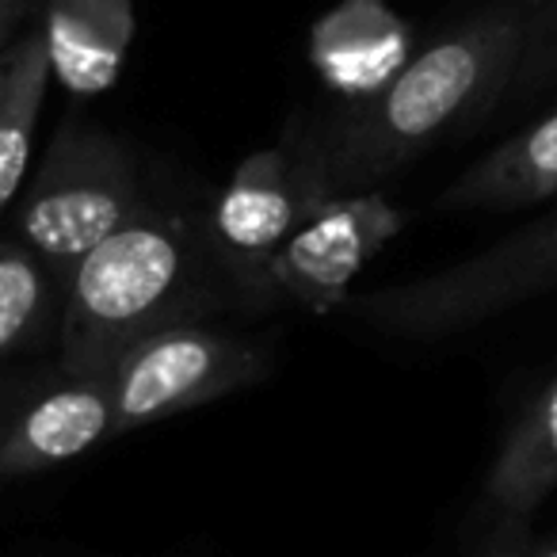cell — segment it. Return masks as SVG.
<instances>
[{"mask_svg": "<svg viewBox=\"0 0 557 557\" xmlns=\"http://www.w3.org/2000/svg\"><path fill=\"white\" fill-rule=\"evenodd\" d=\"M531 35L519 4L488 9L450 27L367 100H356L313 138L310 157L329 187L371 191L428 146L481 119L511 92Z\"/></svg>", "mask_w": 557, "mask_h": 557, "instance_id": "6da1fadb", "label": "cell"}, {"mask_svg": "<svg viewBox=\"0 0 557 557\" xmlns=\"http://www.w3.org/2000/svg\"><path fill=\"white\" fill-rule=\"evenodd\" d=\"M195 230L187 218L141 202L65 278L62 371L111 374L126 348L195 310Z\"/></svg>", "mask_w": 557, "mask_h": 557, "instance_id": "7a4b0ae2", "label": "cell"}, {"mask_svg": "<svg viewBox=\"0 0 557 557\" xmlns=\"http://www.w3.org/2000/svg\"><path fill=\"white\" fill-rule=\"evenodd\" d=\"M24 187L20 240L62 287L73 268L146 202L131 149L88 123H62Z\"/></svg>", "mask_w": 557, "mask_h": 557, "instance_id": "3957f363", "label": "cell"}, {"mask_svg": "<svg viewBox=\"0 0 557 557\" xmlns=\"http://www.w3.org/2000/svg\"><path fill=\"white\" fill-rule=\"evenodd\" d=\"M546 287H557V210L455 268L348 298L344 310L401 341H440L481 325Z\"/></svg>", "mask_w": 557, "mask_h": 557, "instance_id": "277c9868", "label": "cell"}, {"mask_svg": "<svg viewBox=\"0 0 557 557\" xmlns=\"http://www.w3.org/2000/svg\"><path fill=\"white\" fill-rule=\"evenodd\" d=\"M268 374V348L202 325L149 333L111 367V435L138 432L176 412L252 386Z\"/></svg>", "mask_w": 557, "mask_h": 557, "instance_id": "5b68a950", "label": "cell"}, {"mask_svg": "<svg viewBox=\"0 0 557 557\" xmlns=\"http://www.w3.org/2000/svg\"><path fill=\"white\" fill-rule=\"evenodd\" d=\"M336 195L310 149H260L245 157L210 210L214 256L240 295L256 306L275 302L271 263L290 233Z\"/></svg>", "mask_w": 557, "mask_h": 557, "instance_id": "8992f818", "label": "cell"}, {"mask_svg": "<svg viewBox=\"0 0 557 557\" xmlns=\"http://www.w3.org/2000/svg\"><path fill=\"white\" fill-rule=\"evenodd\" d=\"M405 218L379 191L329 195L271 263L275 298L306 306L313 313L344 310L351 278L401 233Z\"/></svg>", "mask_w": 557, "mask_h": 557, "instance_id": "52a82bcc", "label": "cell"}, {"mask_svg": "<svg viewBox=\"0 0 557 557\" xmlns=\"http://www.w3.org/2000/svg\"><path fill=\"white\" fill-rule=\"evenodd\" d=\"M111 440V379L108 374H65L58 386L42 389L0 432V473L54 470L85 450Z\"/></svg>", "mask_w": 557, "mask_h": 557, "instance_id": "ba28073f", "label": "cell"}, {"mask_svg": "<svg viewBox=\"0 0 557 557\" xmlns=\"http://www.w3.org/2000/svg\"><path fill=\"white\" fill-rule=\"evenodd\" d=\"M409 27L382 0H344L318 20L310 58L318 73L351 103L386 88L409 62Z\"/></svg>", "mask_w": 557, "mask_h": 557, "instance_id": "9c48e42d", "label": "cell"}, {"mask_svg": "<svg viewBox=\"0 0 557 557\" xmlns=\"http://www.w3.org/2000/svg\"><path fill=\"white\" fill-rule=\"evenodd\" d=\"M50 77L77 100L103 96L123 73L134 42V0H50L47 24Z\"/></svg>", "mask_w": 557, "mask_h": 557, "instance_id": "30bf717a", "label": "cell"}, {"mask_svg": "<svg viewBox=\"0 0 557 557\" xmlns=\"http://www.w3.org/2000/svg\"><path fill=\"white\" fill-rule=\"evenodd\" d=\"M557 195V108L511 134L447 187L443 210H519Z\"/></svg>", "mask_w": 557, "mask_h": 557, "instance_id": "8fae6325", "label": "cell"}, {"mask_svg": "<svg viewBox=\"0 0 557 557\" xmlns=\"http://www.w3.org/2000/svg\"><path fill=\"white\" fill-rule=\"evenodd\" d=\"M557 488V374L511 424L485 478V500L500 519H527Z\"/></svg>", "mask_w": 557, "mask_h": 557, "instance_id": "7c38bea8", "label": "cell"}, {"mask_svg": "<svg viewBox=\"0 0 557 557\" xmlns=\"http://www.w3.org/2000/svg\"><path fill=\"white\" fill-rule=\"evenodd\" d=\"M47 85L50 58L42 32L20 35L9 47V85L0 92V218L12 207V199L24 191Z\"/></svg>", "mask_w": 557, "mask_h": 557, "instance_id": "4fadbf2b", "label": "cell"}, {"mask_svg": "<svg viewBox=\"0 0 557 557\" xmlns=\"http://www.w3.org/2000/svg\"><path fill=\"white\" fill-rule=\"evenodd\" d=\"M54 275L24 240H0V359L24 351L42 333Z\"/></svg>", "mask_w": 557, "mask_h": 557, "instance_id": "5bb4252c", "label": "cell"}, {"mask_svg": "<svg viewBox=\"0 0 557 557\" xmlns=\"http://www.w3.org/2000/svg\"><path fill=\"white\" fill-rule=\"evenodd\" d=\"M549 9L539 20H531L527 50L519 73L511 81V92H534V88L557 81V0H546Z\"/></svg>", "mask_w": 557, "mask_h": 557, "instance_id": "9a60e30c", "label": "cell"}, {"mask_svg": "<svg viewBox=\"0 0 557 557\" xmlns=\"http://www.w3.org/2000/svg\"><path fill=\"white\" fill-rule=\"evenodd\" d=\"M20 16H24V0H0V54L12 47V32H16Z\"/></svg>", "mask_w": 557, "mask_h": 557, "instance_id": "2e32d148", "label": "cell"}, {"mask_svg": "<svg viewBox=\"0 0 557 557\" xmlns=\"http://www.w3.org/2000/svg\"><path fill=\"white\" fill-rule=\"evenodd\" d=\"M516 557H557V539L539 542V546H527L523 554H516Z\"/></svg>", "mask_w": 557, "mask_h": 557, "instance_id": "e0dca14e", "label": "cell"}, {"mask_svg": "<svg viewBox=\"0 0 557 557\" xmlns=\"http://www.w3.org/2000/svg\"><path fill=\"white\" fill-rule=\"evenodd\" d=\"M4 85H9V50L0 54V92H4Z\"/></svg>", "mask_w": 557, "mask_h": 557, "instance_id": "ac0fdd59", "label": "cell"}, {"mask_svg": "<svg viewBox=\"0 0 557 557\" xmlns=\"http://www.w3.org/2000/svg\"><path fill=\"white\" fill-rule=\"evenodd\" d=\"M508 4H542V0H508Z\"/></svg>", "mask_w": 557, "mask_h": 557, "instance_id": "d6986e66", "label": "cell"}]
</instances>
